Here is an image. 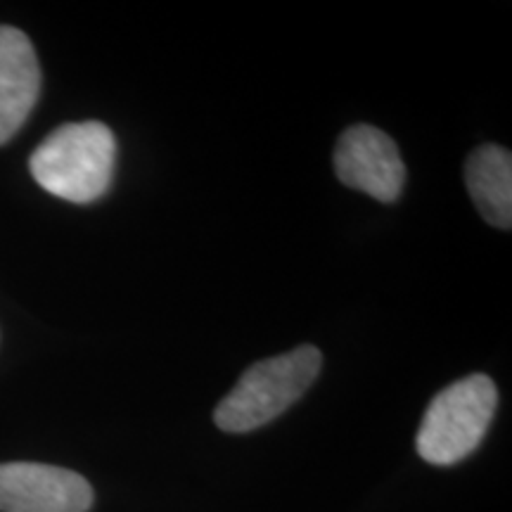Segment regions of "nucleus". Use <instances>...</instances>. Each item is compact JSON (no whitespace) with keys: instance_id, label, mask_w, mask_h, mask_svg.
Returning <instances> with one entry per match:
<instances>
[{"instance_id":"2","label":"nucleus","mask_w":512,"mask_h":512,"mask_svg":"<svg viewBox=\"0 0 512 512\" xmlns=\"http://www.w3.org/2000/svg\"><path fill=\"white\" fill-rule=\"evenodd\" d=\"M320 368L323 356L311 344L254 363L216 406L214 422L230 434L259 430L302 399Z\"/></svg>"},{"instance_id":"6","label":"nucleus","mask_w":512,"mask_h":512,"mask_svg":"<svg viewBox=\"0 0 512 512\" xmlns=\"http://www.w3.org/2000/svg\"><path fill=\"white\" fill-rule=\"evenodd\" d=\"M41 95V64L29 36L0 24V145L15 136Z\"/></svg>"},{"instance_id":"5","label":"nucleus","mask_w":512,"mask_h":512,"mask_svg":"<svg viewBox=\"0 0 512 512\" xmlns=\"http://www.w3.org/2000/svg\"><path fill=\"white\" fill-rule=\"evenodd\" d=\"M93 489L72 470L41 463L0 465V512H88Z\"/></svg>"},{"instance_id":"4","label":"nucleus","mask_w":512,"mask_h":512,"mask_svg":"<svg viewBox=\"0 0 512 512\" xmlns=\"http://www.w3.org/2000/svg\"><path fill=\"white\" fill-rule=\"evenodd\" d=\"M335 171L347 188L361 190L377 202H396L406 185V164L399 147L380 128L358 124L339 138Z\"/></svg>"},{"instance_id":"7","label":"nucleus","mask_w":512,"mask_h":512,"mask_svg":"<svg viewBox=\"0 0 512 512\" xmlns=\"http://www.w3.org/2000/svg\"><path fill=\"white\" fill-rule=\"evenodd\" d=\"M465 183L482 219L512 228V155L501 145H482L465 164Z\"/></svg>"},{"instance_id":"3","label":"nucleus","mask_w":512,"mask_h":512,"mask_svg":"<svg viewBox=\"0 0 512 512\" xmlns=\"http://www.w3.org/2000/svg\"><path fill=\"white\" fill-rule=\"evenodd\" d=\"M498 389L491 377L467 375L434 396L420 422L418 453L430 465H456L482 444L494 420Z\"/></svg>"},{"instance_id":"1","label":"nucleus","mask_w":512,"mask_h":512,"mask_svg":"<svg viewBox=\"0 0 512 512\" xmlns=\"http://www.w3.org/2000/svg\"><path fill=\"white\" fill-rule=\"evenodd\" d=\"M117 169V138L100 121L55 128L29 159L34 181L50 195L91 204L107 195Z\"/></svg>"}]
</instances>
